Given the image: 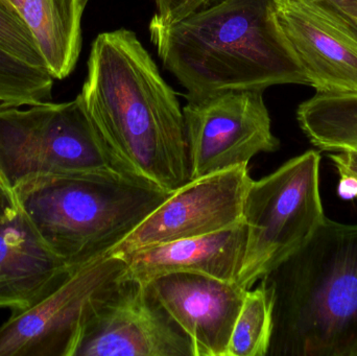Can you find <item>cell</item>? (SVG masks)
<instances>
[{
  "mask_svg": "<svg viewBox=\"0 0 357 356\" xmlns=\"http://www.w3.org/2000/svg\"><path fill=\"white\" fill-rule=\"evenodd\" d=\"M79 94L117 162L167 192L190 180L184 114L134 31L100 33L92 43Z\"/></svg>",
  "mask_w": 357,
  "mask_h": 356,
  "instance_id": "obj_1",
  "label": "cell"
},
{
  "mask_svg": "<svg viewBox=\"0 0 357 356\" xmlns=\"http://www.w3.org/2000/svg\"><path fill=\"white\" fill-rule=\"evenodd\" d=\"M276 6L277 0H220L172 24L151 21V40L188 98L310 86L277 20Z\"/></svg>",
  "mask_w": 357,
  "mask_h": 356,
  "instance_id": "obj_2",
  "label": "cell"
},
{
  "mask_svg": "<svg viewBox=\"0 0 357 356\" xmlns=\"http://www.w3.org/2000/svg\"><path fill=\"white\" fill-rule=\"evenodd\" d=\"M262 280L273 298L268 356H357V224L325 217Z\"/></svg>",
  "mask_w": 357,
  "mask_h": 356,
  "instance_id": "obj_3",
  "label": "cell"
},
{
  "mask_svg": "<svg viewBox=\"0 0 357 356\" xmlns=\"http://www.w3.org/2000/svg\"><path fill=\"white\" fill-rule=\"evenodd\" d=\"M171 194L131 180L54 176L27 182L8 196L56 257L79 265L110 254Z\"/></svg>",
  "mask_w": 357,
  "mask_h": 356,
  "instance_id": "obj_4",
  "label": "cell"
},
{
  "mask_svg": "<svg viewBox=\"0 0 357 356\" xmlns=\"http://www.w3.org/2000/svg\"><path fill=\"white\" fill-rule=\"evenodd\" d=\"M54 176L144 182L117 162L79 95L24 109L0 102V188L13 194L27 182Z\"/></svg>",
  "mask_w": 357,
  "mask_h": 356,
  "instance_id": "obj_5",
  "label": "cell"
},
{
  "mask_svg": "<svg viewBox=\"0 0 357 356\" xmlns=\"http://www.w3.org/2000/svg\"><path fill=\"white\" fill-rule=\"evenodd\" d=\"M321 154L310 150L258 181L243 205L245 250L236 284L253 288L299 249L325 219Z\"/></svg>",
  "mask_w": 357,
  "mask_h": 356,
  "instance_id": "obj_6",
  "label": "cell"
},
{
  "mask_svg": "<svg viewBox=\"0 0 357 356\" xmlns=\"http://www.w3.org/2000/svg\"><path fill=\"white\" fill-rule=\"evenodd\" d=\"M126 271L119 254L75 265L35 307L0 326V356H73L84 326L123 284Z\"/></svg>",
  "mask_w": 357,
  "mask_h": 356,
  "instance_id": "obj_7",
  "label": "cell"
},
{
  "mask_svg": "<svg viewBox=\"0 0 357 356\" xmlns=\"http://www.w3.org/2000/svg\"><path fill=\"white\" fill-rule=\"evenodd\" d=\"M183 114L190 180L248 165L258 154L280 148L272 132L264 90H228L188 98Z\"/></svg>",
  "mask_w": 357,
  "mask_h": 356,
  "instance_id": "obj_8",
  "label": "cell"
},
{
  "mask_svg": "<svg viewBox=\"0 0 357 356\" xmlns=\"http://www.w3.org/2000/svg\"><path fill=\"white\" fill-rule=\"evenodd\" d=\"M73 356H195L149 284L126 278L82 330Z\"/></svg>",
  "mask_w": 357,
  "mask_h": 356,
  "instance_id": "obj_9",
  "label": "cell"
},
{
  "mask_svg": "<svg viewBox=\"0 0 357 356\" xmlns=\"http://www.w3.org/2000/svg\"><path fill=\"white\" fill-rule=\"evenodd\" d=\"M252 181L248 165L190 180L172 192L110 254L239 225L243 222V205Z\"/></svg>",
  "mask_w": 357,
  "mask_h": 356,
  "instance_id": "obj_10",
  "label": "cell"
},
{
  "mask_svg": "<svg viewBox=\"0 0 357 356\" xmlns=\"http://www.w3.org/2000/svg\"><path fill=\"white\" fill-rule=\"evenodd\" d=\"M149 288L188 336L195 356H227L229 341L247 290L193 273L157 278Z\"/></svg>",
  "mask_w": 357,
  "mask_h": 356,
  "instance_id": "obj_11",
  "label": "cell"
},
{
  "mask_svg": "<svg viewBox=\"0 0 357 356\" xmlns=\"http://www.w3.org/2000/svg\"><path fill=\"white\" fill-rule=\"evenodd\" d=\"M75 267L39 240L16 201L0 188V309H31Z\"/></svg>",
  "mask_w": 357,
  "mask_h": 356,
  "instance_id": "obj_12",
  "label": "cell"
},
{
  "mask_svg": "<svg viewBox=\"0 0 357 356\" xmlns=\"http://www.w3.org/2000/svg\"><path fill=\"white\" fill-rule=\"evenodd\" d=\"M276 17L310 86L357 91V42L305 0H277Z\"/></svg>",
  "mask_w": 357,
  "mask_h": 356,
  "instance_id": "obj_13",
  "label": "cell"
},
{
  "mask_svg": "<svg viewBox=\"0 0 357 356\" xmlns=\"http://www.w3.org/2000/svg\"><path fill=\"white\" fill-rule=\"evenodd\" d=\"M245 224L206 235L184 238L119 253L126 278L150 284L174 273H193L237 282L245 250Z\"/></svg>",
  "mask_w": 357,
  "mask_h": 356,
  "instance_id": "obj_14",
  "label": "cell"
},
{
  "mask_svg": "<svg viewBox=\"0 0 357 356\" xmlns=\"http://www.w3.org/2000/svg\"><path fill=\"white\" fill-rule=\"evenodd\" d=\"M297 119L314 148L331 153L335 169L357 176V91H317L298 107Z\"/></svg>",
  "mask_w": 357,
  "mask_h": 356,
  "instance_id": "obj_15",
  "label": "cell"
},
{
  "mask_svg": "<svg viewBox=\"0 0 357 356\" xmlns=\"http://www.w3.org/2000/svg\"><path fill=\"white\" fill-rule=\"evenodd\" d=\"M88 0H23L21 16L35 36L54 79L77 66L82 50V18Z\"/></svg>",
  "mask_w": 357,
  "mask_h": 356,
  "instance_id": "obj_16",
  "label": "cell"
},
{
  "mask_svg": "<svg viewBox=\"0 0 357 356\" xmlns=\"http://www.w3.org/2000/svg\"><path fill=\"white\" fill-rule=\"evenodd\" d=\"M273 332V298L264 280L245 293L227 356H268Z\"/></svg>",
  "mask_w": 357,
  "mask_h": 356,
  "instance_id": "obj_17",
  "label": "cell"
},
{
  "mask_svg": "<svg viewBox=\"0 0 357 356\" xmlns=\"http://www.w3.org/2000/svg\"><path fill=\"white\" fill-rule=\"evenodd\" d=\"M54 77L0 47V102L6 106L26 107L52 98Z\"/></svg>",
  "mask_w": 357,
  "mask_h": 356,
  "instance_id": "obj_18",
  "label": "cell"
},
{
  "mask_svg": "<svg viewBox=\"0 0 357 356\" xmlns=\"http://www.w3.org/2000/svg\"><path fill=\"white\" fill-rule=\"evenodd\" d=\"M0 47L36 68L47 70L41 50L29 25L18 13L0 0Z\"/></svg>",
  "mask_w": 357,
  "mask_h": 356,
  "instance_id": "obj_19",
  "label": "cell"
},
{
  "mask_svg": "<svg viewBox=\"0 0 357 356\" xmlns=\"http://www.w3.org/2000/svg\"><path fill=\"white\" fill-rule=\"evenodd\" d=\"M357 42V0L308 1Z\"/></svg>",
  "mask_w": 357,
  "mask_h": 356,
  "instance_id": "obj_20",
  "label": "cell"
},
{
  "mask_svg": "<svg viewBox=\"0 0 357 356\" xmlns=\"http://www.w3.org/2000/svg\"><path fill=\"white\" fill-rule=\"evenodd\" d=\"M212 0H156L157 13L153 22L167 25L177 22L191 13L209 6Z\"/></svg>",
  "mask_w": 357,
  "mask_h": 356,
  "instance_id": "obj_21",
  "label": "cell"
},
{
  "mask_svg": "<svg viewBox=\"0 0 357 356\" xmlns=\"http://www.w3.org/2000/svg\"><path fill=\"white\" fill-rule=\"evenodd\" d=\"M340 179L337 184V194L343 200L357 199V176L346 169L337 167Z\"/></svg>",
  "mask_w": 357,
  "mask_h": 356,
  "instance_id": "obj_22",
  "label": "cell"
},
{
  "mask_svg": "<svg viewBox=\"0 0 357 356\" xmlns=\"http://www.w3.org/2000/svg\"><path fill=\"white\" fill-rule=\"evenodd\" d=\"M10 10L14 12L18 13L21 15V10H22L23 0H2Z\"/></svg>",
  "mask_w": 357,
  "mask_h": 356,
  "instance_id": "obj_23",
  "label": "cell"
},
{
  "mask_svg": "<svg viewBox=\"0 0 357 356\" xmlns=\"http://www.w3.org/2000/svg\"><path fill=\"white\" fill-rule=\"evenodd\" d=\"M305 1H314V0H305Z\"/></svg>",
  "mask_w": 357,
  "mask_h": 356,
  "instance_id": "obj_24",
  "label": "cell"
}]
</instances>
